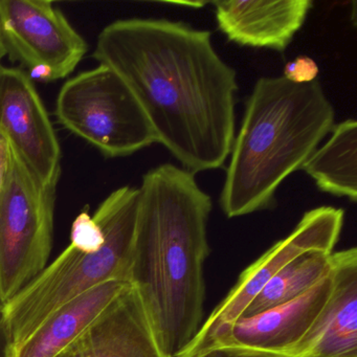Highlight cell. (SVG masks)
Wrapping results in <instances>:
<instances>
[{"label":"cell","instance_id":"1","mask_svg":"<svg viewBox=\"0 0 357 357\" xmlns=\"http://www.w3.org/2000/svg\"><path fill=\"white\" fill-rule=\"evenodd\" d=\"M93 57L128 85L162 144L185 170L222 168L235 139L237 75L210 31L169 20L112 22Z\"/></svg>","mask_w":357,"mask_h":357},{"label":"cell","instance_id":"2","mask_svg":"<svg viewBox=\"0 0 357 357\" xmlns=\"http://www.w3.org/2000/svg\"><path fill=\"white\" fill-rule=\"evenodd\" d=\"M139 192L131 284L162 353L177 357L202 325L212 198L195 174L169 162L148 171Z\"/></svg>","mask_w":357,"mask_h":357},{"label":"cell","instance_id":"3","mask_svg":"<svg viewBox=\"0 0 357 357\" xmlns=\"http://www.w3.org/2000/svg\"><path fill=\"white\" fill-rule=\"evenodd\" d=\"M335 112L319 81L260 78L246 102L220 194L229 218L271 208L280 185L331 132Z\"/></svg>","mask_w":357,"mask_h":357},{"label":"cell","instance_id":"4","mask_svg":"<svg viewBox=\"0 0 357 357\" xmlns=\"http://www.w3.org/2000/svg\"><path fill=\"white\" fill-rule=\"evenodd\" d=\"M139 188L112 192L93 214L105 242L98 252L68 245L52 264L5 303L12 347L26 340L47 317L68 301L110 281L131 283L137 245Z\"/></svg>","mask_w":357,"mask_h":357},{"label":"cell","instance_id":"5","mask_svg":"<svg viewBox=\"0 0 357 357\" xmlns=\"http://www.w3.org/2000/svg\"><path fill=\"white\" fill-rule=\"evenodd\" d=\"M55 114L64 128L106 158L131 155L156 143L141 104L123 79L104 64L64 83Z\"/></svg>","mask_w":357,"mask_h":357},{"label":"cell","instance_id":"6","mask_svg":"<svg viewBox=\"0 0 357 357\" xmlns=\"http://www.w3.org/2000/svg\"><path fill=\"white\" fill-rule=\"evenodd\" d=\"M57 185H41L11 148L0 193L1 302L11 300L47 267L53 248Z\"/></svg>","mask_w":357,"mask_h":357},{"label":"cell","instance_id":"7","mask_svg":"<svg viewBox=\"0 0 357 357\" xmlns=\"http://www.w3.org/2000/svg\"><path fill=\"white\" fill-rule=\"evenodd\" d=\"M0 36L10 60L45 82L70 76L89 50L61 10L47 0H0Z\"/></svg>","mask_w":357,"mask_h":357},{"label":"cell","instance_id":"8","mask_svg":"<svg viewBox=\"0 0 357 357\" xmlns=\"http://www.w3.org/2000/svg\"><path fill=\"white\" fill-rule=\"evenodd\" d=\"M344 211L319 206L304 214L294 231L271 246L245 269L225 300L202 323L191 344L177 357H194L206 349L213 336L241 317L255 296L286 264L309 252H333L344 225Z\"/></svg>","mask_w":357,"mask_h":357},{"label":"cell","instance_id":"9","mask_svg":"<svg viewBox=\"0 0 357 357\" xmlns=\"http://www.w3.org/2000/svg\"><path fill=\"white\" fill-rule=\"evenodd\" d=\"M0 131L41 185L59 183V141L32 78L20 68L0 66Z\"/></svg>","mask_w":357,"mask_h":357},{"label":"cell","instance_id":"10","mask_svg":"<svg viewBox=\"0 0 357 357\" xmlns=\"http://www.w3.org/2000/svg\"><path fill=\"white\" fill-rule=\"evenodd\" d=\"M332 271L298 298L252 317H239L221 328L206 349L212 346H234L291 355L331 294L333 288Z\"/></svg>","mask_w":357,"mask_h":357},{"label":"cell","instance_id":"11","mask_svg":"<svg viewBox=\"0 0 357 357\" xmlns=\"http://www.w3.org/2000/svg\"><path fill=\"white\" fill-rule=\"evenodd\" d=\"M331 294L294 357H357V250L334 252Z\"/></svg>","mask_w":357,"mask_h":357},{"label":"cell","instance_id":"12","mask_svg":"<svg viewBox=\"0 0 357 357\" xmlns=\"http://www.w3.org/2000/svg\"><path fill=\"white\" fill-rule=\"evenodd\" d=\"M219 30L242 47L284 52L302 29L311 0H229L215 1Z\"/></svg>","mask_w":357,"mask_h":357},{"label":"cell","instance_id":"13","mask_svg":"<svg viewBox=\"0 0 357 357\" xmlns=\"http://www.w3.org/2000/svg\"><path fill=\"white\" fill-rule=\"evenodd\" d=\"M58 357H167L141 296L131 285L114 306Z\"/></svg>","mask_w":357,"mask_h":357},{"label":"cell","instance_id":"14","mask_svg":"<svg viewBox=\"0 0 357 357\" xmlns=\"http://www.w3.org/2000/svg\"><path fill=\"white\" fill-rule=\"evenodd\" d=\"M132 284L110 281L72 298L47 317L9 357H58L95 325Z\"/></svg>","mask_w":357,"mask_h":357},{"label":"cell","instance_id":"15","mask_svg":"<svg viewBox=\"0 0 357 357\" xmlns=\"http://www.w3.org/2000/svg\"><path fill=\"white\" fill-rule=\"evenodd\" d=\"M331 137L317 148L302 169L321 192L357 202V123L334 125Z\"/></svg>","mask_w":357,"mask_h":357},{"label":"cell","instance_id":"16","mask_svg":"<svg viewBox=\"0 0 357 357\" xmlns=\"http://www.w3.org/2000/svg\"><path fill=\"white\" fill-rule=\"evenodd\" d=\"M334 252H309L290 261L255 296L241 317H252L266 309L298 298L331 273Z\"/></svg>","mask_w":357,"mask_h":357},{"label":"cell","instance_id":"17","mask_svg":"<svg viewBox=\"0 0 357 357\" xmlns=\"http://www.w3.org/2000/svg\"><path fill=\"white\" fill-rule=\"evenodd\" d=\"M105 242L101 227L89 212L80 213L73 223L70 245L86 252H98Z\"/></svg>","mask_w":357,"mask_h":357},{"label":"cell","instance_id":"18","mask_svg":"<svg viewBox=\"0 0 357 357\" xmlns=\"http://www.w3.org/2000/svg\"><path fill=\"white\" fill-rule=\"evenodd\" d=\"M319 66L308 56H298L284 68V78L296 84H305L315 81L319 75Z\"/></svg>","mask_w":357,"mask_h":357},{"label":"cell","instance_id":"19","mask_svg":"<svg viewBox=\"0 0 357 357\" xmlns=\"http://www.w3.org/2000/svg\"><path fill=\"white\" fill-rule=\"evenodd\" d=\"M194 357H294L288 354L265 352L234 346H212Z\"/></svg>","mask_w":357,"mask_h":357},{"label":"cell","instance_id":"20","mask_svg":"<svg viewBox=\"0 0 357 357\" xmlns=\"http://www.w3.org/2000/svg\"><path fill=\"white\" fill-rule=\"evenodd\" d=\"M10 158H11V147H10L9 141L0 131V193L3 191V183L7 177Z\"/></svg>","mask_w":357,"mask_h":357},{"label":"cell","instance_id":"21","mask_svg":"<svg viewBox=\"0 0 357 357\" xmlns=\"http://www.w3.org/2000/svg\"><path fill=\"white\" fill-rule=\"evenodd\" d=\"M3 306L5 303L0 301V357H9L12 349V340L7 321H6Z\"/></svg>","mask_w":357,"mask_h":357},{"label":"cell","instance_id":"22","mask_svg":"<svg viewBox=\"0 0 357 357\" xmlns=\"http://www.w3.org/2000/svg\"><path fill=\"white\" fill-rule=\"evenodd\" d=\"M7 56V51H6L5 45H3V39H1V36H0V62L3 58ZM1 66V64H0Z\"/></svg>","mask_w":357,"mask_h":357}]
</instances>
